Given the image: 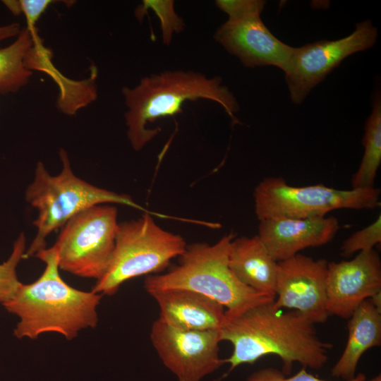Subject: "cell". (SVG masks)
Listing matches in <instances>:
<instances>
[{"label": "cell", "mask_w": 381, "mask_h": 381, "mask_svg": "<svg viewBox=\"0 0 381 381\" xmlns=\"http://www.w3.org/2000/svg\"><path fill=\"white\" fill-rule=\"evenodd\" d=\"M232 233L217 243H195L187 246L179 263L162 274L148 275L144 288L150 294L168 290L198 293L217 301L227 312H236L250 306L274 298L260 294L241 283L228 265Z\"/></svg>", "instance_id": "4"}, {"label": "cell", "mask_w": 381, "mask_h": 381, "mask_svg": "<svg viewBox=\"0 0 381 381\" xmlns=\"http://www.w3.org/2000/svg\"><path fill=\"white\" fill-rule=\"evenodd\" d=\"M215 40L246 67L274 66L285 72L296 52L278 40L260 16L226 21L214 34Z\"/></svg>", "instance_id": "13"}, {"label": "cell", "mask_w": 381, "mask_h": 381, "mask_svg": "<svg viewBox=\"0 0 381 381\" xmlns=\"http://www.w3.org/2000/svg\"><path fill=\"white\" fill-rule=\"evenodd\" d=\"M339 229L334 217L276 218L260 221L257 235L272 258L280 262L305 248L327 243Z\"/></svg>", "instance_id": "14"}, {"label": "cell", "mask_w": 381, "mask_h": 381, "mask_svg": "<svg viewBox=\"0 0 381 381\" xmlns=\"http://www.w3.org/2000/svg\"><path fill=\"white\" fill-rule=\"evenodd\" d=\"M364 153L361 164L351 178L352 188H374L375 177L381 164V97L377 92L373 109L366 120L363 138Z\"/></svg>", "instance_id": "19"}, {"label": "cell", "mask_w": 381, "mask_h": 381, "mask_svg": "<svg viewBox=\"0 0 381 381\" xmlns=\"http://www.w3.org/2000/svg\"><path fill=\"white\" fill-rule=\"evenodd\" d=\"M328 263L300 253L278 262L275 306L297 311L314 324L325 322Z\"/></svg>", "instance_id": "11"}, {"label": "cell", "mask_w": 381, "mask_h": 381, "mask_svg": "<svg viewBox=\"0 0 381 381\" xmlns=\"http://www.w3.org/2000/svg\"><path fill=\"white\" fill-rule=\"evenodd\" d=\"M217 6L229 16L228 22H238L260 16L266 1L262 0H217Z\"/></svg>", "instance_id": "23"}, {"label": "cell", "mask_w": 381, "mask_h": 381, "mask_svg": "<svg viewBox=\"0 0 381 381\" xmlns=\"http://www.w3.org/2000/svg\"><path fill=\"white\" fill-rule=\"evenodd\" d=\"M35 256L45 263L43 273L34 282L22 284L15 296L3 305L19 318L15 337L34 339L43 333L56 332L71 340L81 329L95 327L102 295L76 289L63 280L54 246Z\"/></svg>", "instance_id": "2"}, {"label": "cell", "mask_w": 381, "mask_h": 381, "mask_svg": "<svg viewBox=\"0 0 381 381\" xmlns=\"http://www.w3.org/2000/svg\"><path fill=\"white\" fill-rule=\"evenodd\" d=\"M219 77L209 78L194 71H166L141 79L133 88L124 87L122 93L128 111L125 114L127 136L132 147L140 150L161 131L149 129L147 123L182 111L186 101L200 99L219 103L234 120L238 103Z\"/></svg>", "instance_id": "3"}, {"label": "cell", "mask_w": 381, "mask_h": 381, "mask_svg": "<svg viewBox=\"0 0 381 381\" xmlns=\"http://www.w3.org/2000/svg\"><path fill=\"white\" fill-rule=\"evenodd\" d=\"M25 242L24 234H20L13 243L11 255L0 264V304L2 306L15 296L22 285L18 279L16 267L26 251Z\"/></svg>", "instance_id": "21"}, {"label": "cell", "mask_w": 381, "mask_h": 381, "mask_svg": "<svg viewBox=\"0 0 381 381\" xmlns=\"http://www.w3.org/2000/svg\"><path fill=\"white\" fill-rule=\"evenodd\" d=\"M274 300L256 303L236 312L225 311L219 329L222 341L233 346L224 359L230 370L242 364H253L262 357L274 355L283 363L284 375L294 363L318 370L328 361L332 344L317 335L315 324L300 313L277 308Z\"/></svg>", "instance_id": "1"}, {"label": "cell", "mask_w": 381, "mask_h": 381, "mask_svg": "<svg viewBox=\"0 0 381 381\" xmlns=\"http://www.w3.org/2000/svg\"><path fill=\"white\" fill-rule=\"evenodd\" d=\"M349 318L346 346L332 369L333 376L344 380L356 376L357 365L363 354L381 344V312L370 299L363 301Z\"/></svg>", "instance_id": "17"}, {"label": "cell", "mask_w": 381, "mask_h": 381, "mask_svg": "<svg viewBox=\"0 0 381 381\" xmlns=\"http://www.w3.org/2000/svg\"><path fill=\"white\" fill-rule=\"evenodd\" d=\"M228 265L243 285L260 294L275 298L278 262L258 235L234 238L229 246Z\"/></svg>", "instance_id": "16"}, {"label": "cell", "mask_w": 381, "mask_h": 381, "mask_svg": "<svg viewBox=\"0 0 381 381\" xmlns=\"http://www.w3.org/2000/svg\"><path fill=\"white\" fill-rule=\"evenodd\" d=\"M377 188L337 189L323 184L293 186L282 177H267L253 192L259 221L276 218L325 217L339 209L373 210L380 205Z\"/></svg>", "instance_id": "7"}, {"label": "cell", "mask_w": 381, "mask_h": 381, "mask_svg": "<svg viewBox=\"0 0 381 381\" xmlns=\"http://www.w3.org/2000/svg\"><path fill=\"white\" fill-rule=\"evenodd\" d=\"M366 380L363 373H359L353 378L343 381H364ZM246 381H329L320 379L310 373H308L305 367L296 374L291 377H286L282 371L274 368H267L252 373Z\"/></svg>", "instance_id": "24"}, {"label": "cell", "mask_w": 381, "mask_h": 381, "mask_svg": "<svg viewBox=\"0 0 381 381\" xmlns=\"http://www.w3.org/2000/svg\"><path fill=\"white\" fill-rule=\"evenodd\" d=\"M150 213L119 224L109 265L92 291L111 296L125 282L158 273L172 259L179 257L187 245L184 238L158 226Z\"/></svg>", "instance_id": "6"}, {"label": "cell", "mask_w": 381, "mask_h": 381, "mask_svg": "<svg viewBox=\"0 0 381 381\" xmlns=\"http://www.w3.org/2000/svg\"><path fill=\"white\" fill-rule=\"evenodd\" d=\"M59 156L63 164L61 173L52 176L44 164L39 162L33 181L25 190V200L37 210L38 216L33 222L37 229V234L23 259L35 256L46 248V238L53 231L63 226L75 214L94 205L119 204L145 213L167 217L165 214L147 210L128 195L97 187L77 177L71 169L66 150L61 149Z\"/></svg>", "instance_id": "5"}, {"label": "cell", "mask_w": 381, "mask_h": 381, "mask_svg": "<svg viewBox=\"0 0 381 381\" xmlns=\"http://www.w3.org/2000/svg\"><path fill=\"white\" fill-rule=\"evenodd\" d=\"M381 291V260L375 249L350 260L328 263L326 282L329 315L349 318L365 300Z\"/></svg>", "instance_id": "12"}, {"label": "cell", "mask_w": 381, "mask_h": 381, "mask_svg": "<svg viewBox=\"0 0 381 381\" xmlns=\"http://www.w3.org/2000/svg\"><path fill=\"white\" fill-rule=\"evenodd\" d=\"M21 30L20 25L17 23L0 26V42L6 39L17 37Z\"/></svg>", "instance_id": "26"}, {"label": "cell", "mask_w": 381, "mask_h": 381, "mask_svg": "<svg viewBox=\"0 0 381 381\" xmlns=\"http://www.w3.org/2000/svg\"><path fill=\"white\" fill-rule=\"evenodd\" d=\"M381 243V214L368 226L352 234L342 243L340 251L344 257L357 252L374 249Z\"/></svg>", "instance_id": "22"}, {"label": "cell", "mask_w": 381, "mask_h": 381, "mask_svg": "<svg viewBox=\"0 0 381 381\" xmlns=\"http://www.w3.org/2000/svg\"><path fill=\"white\" fill-rule=\"evenodd\" d=\"M364 381H381V376L380 375H377L376 377L369 380H365Z\"/></svg>", "instance_id": "28"}, {"label": "cell", "mask_w": 381, "mask_h": 381, "mask_svg": "<svg viewBox=\"0 0 381 381\" xmlns=\"http://www.w3.org/2000/svg\"><path fill=\"white\" fill-rule=\"evenodd\" d=\"M377 29L371 20L358 23L349 35L337 40H320L296 47L285 73L291 101L301 104L309 92L346 57L375 44Z\"/></svg>", "instance_id": "9"}, {"label": "cell", "mask_w": 381, "mask_h": 381, "mask_svg": "<svg viewBox=\"0 0 381 381\" xmlns=\"http://www.w3.org/2000/svg\"><path fill=\"white\" fill-rule=\"evenodd\" d=\"M372 302L373 306L381 312V291L374 294L371 298H368Z\"/></svg>", "instance_id": "27"}, {"label": "cell", "mask_w": 381, "mask_h": 381, "mask_svg": "<svg viewBox=\"0 0 381 381\" xmlns=\"http://www.w3.org/2000/svg\"><path fill=\"white\" fill-rule=\"evenodd\" d=\"M54 1L51 0H20L3 1V3L14 15L23 13L27 21V28L35 29L40 17L47 8Z\"/></svg>", "instance_id": "25"}, {"label": "cell", "mask_w": 381, "mask_h": 381, "mask_svg": "<svg viewBox=\"0 0 381 381\" xmlns=\"http://www.w3.org/2000/svg\"><path fill=\"white\" fill-rule=\"evenodd\" d=\"M152 10L159 18L164 44L171 43L173 35L184 30L183 19L176 13L174 1L171 0H144L135 11V16L142 21L148 10Z\"/></svg>", "instance_id": "20"}, {"label": "cell", "mask_w": 381, "mask_h": 381, "mask_svg": "<svg viewBox=\"0 0 381 381\" xmlns=\"http://www.w3.org/2000/svg\"><path fill=\"white\" fill-rule=\"evenodd\" d=\"M118 227L117 209L112 205H94L73 216L62 226L54 245L59 269L100 279L111 259Z\"/></svg>", "instance_id": "8"}, {"label": "cell", "mask_w": 381, "mask_h": 381, "mask_svg": "<svg viewBox=\"0 0 381 381\" xmlns=\"http://www.w3.org/2000/svg\"><path fill=\"white\" fill-rule=\"evenodd\" d=\"M150 339L164 365L179 381H200L224 363L219 356L218 330H186L160 318L151 327Z\"/></svg>", "instance_id": "10"}, {"label": "cell", "mask_w": 381, "mask_h": 381, "mask_svg": "<svg viewBox=\"0 0 381 381\" xmlns=\"http://www.w3.org/2000/svg\"><path fill=\"white\" fill-rule=\"evenodd\" d=\"M151 296L159 306V318L172 327L219 331L224 323V308L204 295L186 290H168Z\"/></svg>", "instance_id": "15"}, {"label": "cell", "mask_w": 381, "mask_h": 381, "mask_svg": "<svg viewBox=\"0 0 381 381\" xmlns=\"http://www.w3.org/2000/svg\"><path fill=\"white\" fill-rule=\"evenodd\" d=\"M37 29H21L16 40L0 49V95L15 93L27 85L32 73L25 59L39 37Z\"/></svg>", "instance_id": "18"}]
</instances>
